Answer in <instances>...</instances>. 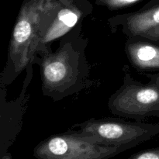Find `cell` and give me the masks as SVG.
Returning a JSON list of instances; mask_svg holds the SVG:
<instances>
[{
	"instance_id": "52a82bcc",
	"label": "cell",
	"mask_w": 159,
	"mask_h": 159,
	"mask_svg": "<svg viewBox=\"0 0 159 159\" xmlns=\"http://www.w3.org/2000/svg\"><path fill=\"white\" fill-rule=\"evenodd\" d=\"M111 25L122 26L128 37H140L159 26V0H151L136 12L118 15L109 20Z\"/></svg>"
},
{
	"instance_id": "8992f818",
	"label": "cell",
	"mask_w": 159,
	"mask_h": 159,
	"mask_svg": "<svg viewBox=\"0 0 159 159\" xmlns=\"http://www.w3.org/2000/svg\"><path fill=\"white\" fill-rule=\"evenodd\" d=\"M56 3L55 15L42 36L37 54L51 51L53 42L66 35L93 9L89 0H56Z\"/></svg>"
},
{
	"instance_id": "8fae6325",
	"label": "cell",
	"mask_w": 159,
	"mask_h": 159,
	"mask_svg": "<svg viewBox=\"0 0 159 159\" xmlns=\"http://www.w3.org/2000/svg\"><path fill=\"white\" fill-rule=\"evenodd\" d=\"M1 159H12V156L9 152H6L2 156H1Z\"/></svg>"
},
{
	"instance_id": "5b68a950",
	"label": "cell",
	"mask_w": 159,
	"mask_h": 159,
	"mask_svg": "<svg viewBox=\"0 0 159 159\" xmlns=\"http://www.w3.org/2000/svg\"><path fill=\"white\" fill-rule=\"evenodd\" d=\"M108 107L116 116L142 121L159 112V87L126 77L120 88L110 96Z\"/></svg>"
},
{
	"instance_id": "9c48e42d",
	"label": "cell",
	"mask_w": 159,
	"mask_h": 159,
	"mask_svg": "<svg viewBox=\"0 0 159 159\" xmlns=\"http://www.w3.org/2000/svg\"><path fill=\"white\" fill-rule=\"evenodd\" d=\"M142 0H96L97 6H103L110 10H119L131 6Z\"/></svg>"
},
{
	"instance_id": "277c9868",
	"label": "cell",
	"mask_w": 159,
	"mask_h": 159,
	"mask_svg": "<svg viewBox=\"0 0 159 159\" xmlns=\"http://www.w3.org/2000/svg\"><path fill=\"white\" fill-rule=\"evenodd\" d=\"M125 151L99 144L70 130L42 141L34 148L33 155L37 159H110Z\"/></svg>"
},
{
	"instance_id": "6da1fadb",
	"label": "cell",
	"mask_w": 159,
	"mask_h": 159,
	"mask_svg": "<svg viewBox=\"0 0 159 159\" xmlns=\"http://www.w3.org/2000/svg\"><path fill=\"white\" fill-rule=\"evenodd\" d=\"M56 9V0H23L9 47V62L16 75L37 57L39 43Z\"/></svg>"
},
{
	"instance_id": "7a4b0ae2",
	"label": "cell",
	"mask_w": 159,
	"mask_h": 159,
	"mask_svg": "<svg viewBox=\"0 0 159 159\" xmlns=\"http://www.w3.org/2000/svg\"><path fill=\"white\" fill-rule=\"evenodd\" d=\"M40 55L43 94L57 100L83 88L88 76V64L83 51L75 41H61L56 51Z\"/></svg>"
},
{
	"instance_id": "30bf717a",
	"label": "cell",
	"mask_w": 159,
	"mask_h": 159,
	"mask_svg": "<svg viewBox=\"0 0 159 159\" xmlns=\"http://www.w3.org/2000/svg\"><path fill=\"white\" fill-rule=\"evenodd\" d=\"M127 159H159V148L141 151L130 155Z\"/></svg>"
},
{
	"instance_id": "ba28073f",
	"label": "cell",
	"mask_w": 159,
	"mask_h": 159,
	"mask_svg": "<svg viewBox=\"0 0 159 159\" xmlns=\"http://www.w3.org/2000/svg\"><path fill=\"white\" fill-rule=\"evenodd\" d=\"M125 51L129 61L137 70L146 74L159 69V47L142 37H128Z\"/></svg>"
},
{
	"instance_id": "3957f363",
	"label": "cell",
	"mask_w": 159,
	"mask_h": 159,
	"mask_svg": "<svg viewBox=\"0 0 159 159\" xmlns=\"http://www.w3.org/2000/svg\"><path fill=\"white\" fill-rule=\"evenodd\" d=\"M71 130L99 144L133 148L159 133V126L142 121H125L118 119H91L75 124Z\"/></svg>"
}]
</instances>
